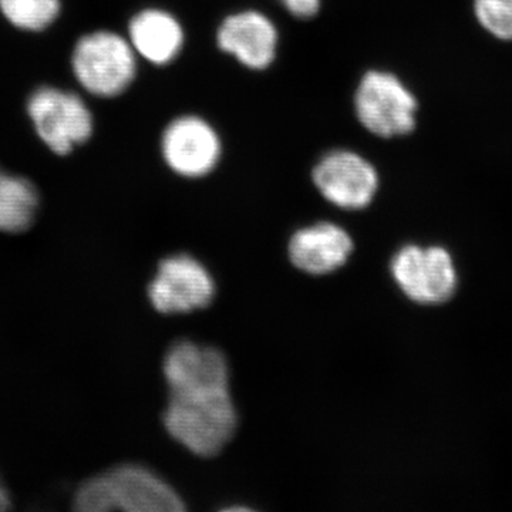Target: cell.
Returning a JSON list of instances; mask_svg holds the SVG:
<instances>
[{
  "label": "cell",
  "instance_id": "obj_1",
  "mask_svg": "<svg viewBox=\"0 0 512 512\" xmlns=\"http://www.w3.org/2000/svg\"><path fill=\"white\" fill-rule=\"evenodd\" d=\"M164 376L170 387L165 429L191 453L217 456L238 424L227 359L220 350L183 340L168 350Z\"/></svg>",
  "mask_w": 512,
  "mask_h": 512
},
{
  "label": "cell",
  "instance_id": "obj_2",
  "mask_svg": "<svg viewBox=\"0 0 512 512\" xmlns=\"http://www.w3.org/2000/svg\"><path fill=\"white\" fill-rule=\"evenodd\" d=\"M73 508L80 512H178L184 504L150 468L123 464L83 481L73 495Z\"/></svg>",
  "mask_w": 512,
  "mask_h": 512
},
{
  "label": "cell",
  "instance_id": "obj_3",
  "mask_svg": "<svg viewBox=\"0 0 512 512\" xmlns=\"http://www.w3.org/2000/svg\"><path fill=\"white\" fill-rule=\"evenodd\" d=\"M136 55L126 37L97 30L80 37L74 45L72 72L87 93L113 99L126 92L136 79Z\"/></svg>",
  "mask_w": 512,
  "mask_h": 512
},
{
  "label": "cell",
  "instance_id": "obj_4",
  "mask_svg": "<svg viewBox=\"0 0 512 512\" xmlns=\"http://www.w3.org/2000/svg\"><path fill=\"white\" fill-rule=\"evenodd\" d=\"M26 111L37 137L56 156H69L93 136V114L79 94L42 86L30 94Z\"/></svg>",
  "mask_w": 512,
  "mask_h": 512
},
{
  "label": "cell",
  "instance_id": "obj_5",
  "mask_svg": "<svg viewBox=\"0 0 512 512\" xmlns=\"http://www.w3.org/2000/svg\"><path fill=\"white\" fill-rule=\"evenodd\" d=\"M356 116L375 136H406L416 128L417 100L392 73L367 72L355 96Z\"/></svg>",
  "mask_w": 512,
  "mask_h": 512
},
{
  "label": "cell",
  "instance_id": "obj_6",
  "mask_svg": "<svg viewBox=\"0 0 512 512\" xmlns=\"http://www.w3.org/2000/svg\"><path fill=\"white\" fill-rule=\"evenodd\" d=\"M214 295V279L207 268L192 256L183 254L163 259L148 286L151 305L164 315L205 308Z\"/></svg>",
  "mask_w": 512,
  "mask_h": 512
},
{
  "label": "cell",
  "instance_id": "obj_7",
  "mask_svg": "<svg viewBox=\"0 0 512 512\" xmlns=\"http://www.w3.org/2000/svg\"><path fill=\"white\" fill-rule=\"evenodd\" d=\"M392 274L406 296L423 305L447 302L457 288L453 259L443 248H403L393 258Z\"/></svg>",
  "mask_w": 512,
  "mask_h": 512
},
{
  "label": "cell",
  "instance_id": "obj_8",
  "mask_svg": "<svg viewBox=\"0 0 512 512\" xmlns=\"http://www.w3.org/2000/svg\"><path fill=\"white\" fill-rule=\"evenodd\" d=\"M312 178L326 200L345 210L367 207L379 187L375 167L349 150L326 154L313 168Z\"/></svg>",
  "mask_w": 512,
  "mask_h": 512
},
{
  "label": "cell",
  "instance_id": "obj_9",
  "mask_svg": "<svg viewBox=\"0 0 512 512\" xmlns=\"http://www.w3.org/2000/svg\"><path fill=\"white\" fill-rule=\"evenodd\" d=\"M221 140L210 123L197 116L178 117L161 140L164 161L174 173L200 178L211 173L221 158Z\"/></svg>",
  "mask_w": 512,
  "mask_h": 512
},
{
  "label": "cell",
  "instance_id": "obj_10",
  "mask_svg": "<svg viewBox=\"0 0 512 512\" xmlns=\"http://www.w3.org/2000/svg\"><path fill=\"white\" fill-rule=\"evenodd\" d=\"M217 42L222 52L234 56L248 69L264 70L275 60L278 30L262 13L245 10L222 22Z\"/></svg>",
  "mask_w": 512,
  "mask_h": 512
},
{
  "label": "cell",
  "instance_id": "obj_11",
  "mask_svg": "<svg viewBox=\"0 0 512 512\" xmlns=\"http://www.w3.org/2000/svg\"><path fill=\"white\" fill-rule=\"evenodd\" d=\"M353 241L345 229L332 222H319L299 229L289 242V258L296 268L312 275H325L345 265Z\"/></svg>",
  "mask_w": 512,
  "mask_h": 512
},
{
  "label": "cell",
  "instance_id": "obj_12",
  "mask_svg": "<svg viewBox=\"0 0 512 512\" xmlns=\"http://www.w3.org/2000/svg\"><path fill=\"white\" fill-rule=\"evenodd\" d=\"M128 42L147 62L165 66L183 50V26L165 10L144 9L128 23Z\"/></svg>",
  "mask_w": 512,
  "mask_h": 512
},
{
  "label": "cell",
  "instance_id": "obj_13",
  "mask_svg": "<svg viewBox=\"0 0 512 512\" xmlns=\"http://www.w3.org/2000/svg\"><path fill=\"white\" fill-rule=\"evenodd\" d=\"M40 207L36 185L0 168V232L22 234L32 227Z\"/></svg>",
  "mask_w": 512,
  "mask_h": 512
},
{
  "label": "cell",
  "instance_id": "obj_14",
  "mask_svg": "<svg viewBox=\"0 0 512 512\" xmlns=\"http://www.w3.org/2000/svg\"><path fill=\"white\" fill-rule=\"evenodd\" d=\"M0 12L10 25L23 32H43L62 12L60 0H0Z\"/></svg>",
  "mask_w": 512,
  "mask_h": 512
},
{
  "label": "cell",
  "instance_id": "obj_15",
  "mask_svg": "<svg viewBox=\"0 0 512 512\" xmlns=\"http://www.w3.org/2000/svg\"><path fill=\"white\" fill-rule=\"evenodd\" d=\"M478 23L501 40H512V0H474Z\"/></svg>",
  "mask_w": 512,
  "mask_h": 512
},
{
  "label": "cell",
  "instance_id": "obj_16",
  "mask_svg": "<svg viewBox=\"0 0 512 512\" xmlns=\"http://www.w3.org/2000/svg\"><path fill=\"white\" fill-rule=\"evenodd\" d=\"M286 10L299 19L313 18L320 9V0H282Z\"/></svg>",
  "mask_w": 512,
  "mask_h": 512
},
{
  "label": "cell",
  "instance_id": "obj_17",
  "mask_svg": "<svg viewBox=\"0 0 512 512\" xmlns=\"http://www.w3.org/2000/svg\"><path fill=\"white\" fill-rule=\"evenodd\" d=\"M10 507H12V497H10L8 487L0 478V511L9 510Z\"/></svg>",
  "mask_w": 512,
  "mask_h": 512
}]
</instances>
